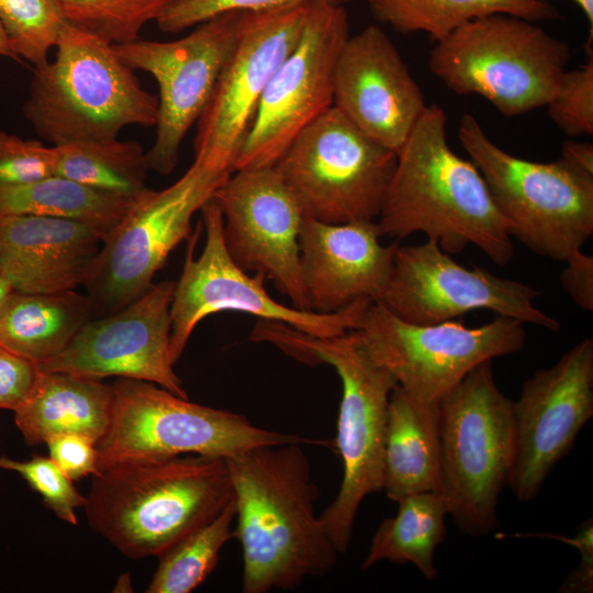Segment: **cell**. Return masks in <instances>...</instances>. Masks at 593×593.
Masks as SVG:
<instances>
[{"label":"cell","mask_w":593,"mask_h":593,"mask_svg":"<svg viewBox=\"0 0 593 593\" xmlns=\"http://www.w3.org/2000/svg\"><path fill=\"white\" fill-rule=\"evenodd\" d=\"M303 446L265 445L226 459L244 593L294 590L336 564L339 552L316 513L318 490Z\"/></svg>","instance_id":"1"},{"label":"cell","mask_w":593,"mask_h":593,"mask_svg":"<svg viewBox=\"0 0 593 593\" xmlns=\"http://www.w3.org/2000/svg\"><path fill=\"white\" fill-rule=\"evenodd\" d=\"M446 127L445 111L427 105L396 154L381 234L399 240L419 232L448 254L474 245L507 265L514 247L506 223L477 166L451 149Z\"/></svg>","instance_id":"2"},{"label":"cell","mask_w":593,"mask_h":593,"mask_svg":"<svg viewBox=\"0 0 593 593\" xmlns=\"http://www.w3.org/2000/svg\"><path fill=\"white\" fill-rule=\"evenodd\" d=\"M227 460L195 454L101 469L83 508L89 526L131 559L158 557L233 501Z\"/></svg>","instance_id":"3"},{"label":"cell","mask_w":593,"mask_h":593,"mask_svg":"<svg viewBox=\"0 0 593 593\" xmlns=\"http://www.w3.org/2000/svg\"><path fill=\"white\" fill-rule=\"evenodd\" d=\"M251 339L270 343L304 363H326L338 374L342 399L335 447L343 477L335 499L320 515L338 552L345 553L362 501L382 491L388 405L398 383L374 360L357 329L317 337L283 323L260 320Z\"/></svg>","instance_id":"4"},{"label":"cell","mask_w":593,"mask_h":593,"mask_svg":"<svg viewBox=\"0 0 593 593\" xmlns=\"http://www.w3.org/2000/svg\"><path fill=\"white\" fill-rule=\"evenodd\" d=\"M53 60L34 67L23 114L56 146L115 138L130 125L155 126L158 98L146 91L113 45L66 24Z\"/></svg>","instance_id":"5"},{"label":"cell","mask_w":593,"mask_h":593,"mask_svg":"<svg viewBox=\"0 0 593 593\" xmlns=\"http://www.w3.org/2000/svg\"><path fill=\"white\" fill-rule=\"evenodd\" d=\"M571 48L536 22L508 14L472 20L436 42L428 68L457 94H478L514 118L546 107Z\"/></svg>","instance_id":"6"},{"label":"cell","mask_w":593,"mask_h":593,"mask_svg":"<svg viewBox=\"0 0 593 593\" xmlns=\"http://www.w3.org/2000/svg\"><path fill=\"white\" fill-rule=\"evenodd\" d=\"M512 404L496 385L492 360L438 401L440 492L465 535L485 536L497 526V502L514 456Z\"/></svg>","instance_id":"7"},{"label":"cell","mask_w":593,"mask_h":593,"mask_svg":"<svg viewBox=\"0 0 593 593\" xmlns=\"http://www.w3.org/2000/svg\"><path fill=\"white\" fill-rule=\"evenodd\" d=\"M97 472L113 465L195 454L228 459L265 445L329 441L254 425L246 416L190 402L149 381L118 378Z\"/></svg>","instance_id":"8"},{"label":"cell","mask_w":593,"mask_h":593,"mask_svg":"<svg viewBox=\"0 0 593 593\" xmlns=\"http://www.w3.org/2000/svg\"><path fill=\"white\" fill-rule=\"evenodd\" d=\"M458 137L511 237L535 254L563 261L592 236L593 177L561 159L536 163L503 150L471 114L461 118Z\"/></svg>","instance_id":"9"},{"label":"cell","mask_w":593,"mask_h":593,"mask_svg":"<svg viewBox=\"0 0 593 593\" xmlns=\"http://www.w3.org/2000/svg\"><path fill=\"white\" fill-rule=\"evenodd\" d=\"M395 164L394 152L331 107L293 138L273 167L306 216L343 224L378 219Z\"/></svg>","instance_id":"10"},{"label":"cell","mask_w":593,"mask_h":593,"mask_svg":"<svg viewBox=\"0 0 593 593\" xmlns=\"http://www.w3.org/2000/svg\"><path fill=\"white\" fill-rule=\"evenodd\" d=\"M205 243L198 258L194 246L200 227L191 234L170 305V359L175 365L197 325L206 316L235 311L264 321L287 324L305 334L333 337L356 329L373 300L361 298L334 313H316L283 305L265 289V276H249L230 256L223 239V216L211 198L201 210Z\"/></svg>","instance_id":"11"},{"label":"cell","mask_w":593,"mask_h":593,"mask_svg":"<svg viewBox=\"0 0 593 593\" xmlns=\"http://www.w3.org/2000/svg\"><path fill=\"white\" fill-rule=\"evenodd\" d=\"M228 177L193 160L176 182L148 189L133 203L102 242L83 284L96 317L119 311L153 287L169 255L191 236L192 216Z\"/></svg>","instance_id":"12"},{"label":"cell","mask_w":593,"mask_h":593,"mask_svg":"<svg viewBox=\"0 0 593 593\" xmlns=\"http://www.w3.org/2000/svg\"><path fill=\"white\" fill-rule=\"evenodd\" d=\"M369 353L410 395L438 401L480 363L515 354L526 344L524 323L499 316L479 327L454 321L405 322L372 302L356 328Z\"/></svg>","instance_id":"13"},{"label":"cell","mask_w":593,"mask_h":593,"mask_svg":"<svg viewBox=\"0 0 593 593\" xmlns=\"http://www.w3.org/2000/svg\"><path fill=\"white\" fill-rule=\"evenodd\" d=\"M349 36L345 7L311 2L295 46L261 94L233 171L272 167L293 138L333 107L335 67Z\"/></svg>","instance_id":"14"},{"label":"cell","mask_w":593,"mask_h":593,"mask_svg":"<svg viewBox=\"0 0 593 593\" xmlns=\"http://www.w3.org/2000/svg\"><path fill=\"white\" fill-rule=\"evenodd\" d=\"M245 11H228L175 41L134 40L113 45L133 70L157 81L158 119L155 141L146 153L149 170L169 175L181 144L205 109L237 38Z\"/></svg>","instance_id":"15"},{"label":"cell","mask_w":593,"mask_h":593,"mask_svg":"<svg viewBox=\"0 0 593 593\" xmlns=\"http://www.w3.org/2000/svg\"><path fill=\"white\" fill-rule=\"evenodd\" d=\"M311 2L245 11L235 44L197 121L194 161L228 177L258 102L295 46Z\"/></svg>","instance_id":"16"},{"label":"cell","mask_w":593,"mask_h":593,"mask_svg":"<svg viewBox=\"0 0 593 593\" xmlns=\"http://www.w3.org/2000/svg\"><path fill=\"white\" fill-rule=\"evenodd\" d=\"M539 292L484 269L466 268L436 242L399 246L392 270L377 301L413 324L452 321L475 310L558 331L559 322L535 305Z\"/></svg>","instance_id":"17"},{"label":"cell","mask_w":593,"mask_h":593,"mask_svg":"<svg viewBox=\"0 0 593 593\" xmlns=\"http://www.w3.org/2000/svg\"><path fill=\"white\" fill-rule=\"evenodd\" d=\"M512 416L514 456L506 485L518 501L528 502L593 416L592 338L527 379Z\"/></svg>","instance_id":"18"},{"label":"cell","mask_w":593,"mask_h":593,"mask_svg":"<svg viewBox=\"0 0 593 593\" xmlns=\"http://www.w3.org/2000/svg\"><path fill=\"white\" fill-rule=\"evenodd\" d=\"M212 199L223 216V239L246 272L261 273L292 306L311 311L300 265L305 214L275 167L233 171Z\"/></svg>","instance_id":"19"},{"label":"cell","mask_w":593,"mask_h":593,"mask_svg":"<svg viewBox=\"0 0 593 593\" xmlns=\"http://www.w3.org/2000/svg\"><path fill=\"white\" fill-rule=\"evenodd\" d=\"M176 281L154 283L119 311L86 323L54 357L37 363L43 372H65L149 381L188 399L170 359V305Z\"/></svg>","instance_id":"20"},{"label":"cell","mask_w":593,"mask_h":593,"mask_svg":"<svg viewBox=\"0 0 593 593\" xmlns=\"http://www.w3.org/2000/svg\"><path fill=\"white\" fill-rule=\"evenodd\" d=\"M333 107L369 138L398 154L427 104L390 37L368 25L350 35L339 53Z\"/></svg>","instance_id":"21"},{"label":"cell","mask_w":593,"mask_h":593,"mask_svg":"<svg viewBox=\"0 0 593 593\" xmlns=\"http://www.w3.org/2000/svg\"><path fill=\"white\" fill-rule=\"evenodd\" d=\"M381 237L377 221L328 224L304 216L300 265L311 311L334 313L361 298L380 299L400 246Z\"/></svg>","instance_id":"22"},{"label":"cell","mask_w":593,"mask_h":593,"mask_svg":"<svg viewBox=\"0 0 593 593\" xmlns=\"http://www.w3.org/2000/svg\"><path fill=\"white\" fill-rule=\"evenodd\" d=\"M101 245L99 234L78 221L0 217V271L14 291L47 293L83 286Z\"/></svg>","instance_id":"23"},{"label":"cell","mask_w":593,"mask_h":593,"mask_svg":"<svg viewBox=\"0 0 593 593\" xmlns=\"http://www.w3.org/2000/svg\"><path fill=\"white\" fill-rule=\"evenodd\" d=\"M112 385L65 372L40 371L26 400L13 412L29 445L59 435H79L93 443L105 435L112 416Z\"/></svg>","instance_id":"24"},{"label":"cell","mask_w":593,"mask_h":593,"mask_svg":"<svg viewBox=\"0 0 593 593\" xmlns=\"http://www.w3.org/2000/svg\"><path fill=\"white\" fill-rule=\"evenodd\" d=\"M440 486L438 403L421 401L396 384L388 405L382 490L399 502L410 494L440 491Z\"/></svg>","instance_id":"25"},{"label":"cell","mask_w":593,"mask_h":593,"mask_svg":"<svg viewBox=\"0 0 593 593\" xmlns=\"http://www.w3.org/2000/svg\"><path fill=\"white\" fill-rule=\"evenodd\" d=\"M87 294L13 291L0 311V346L41 363L59 354L94 318Z\"/></svg>","instance_id":"26"},{"label":"cell","mask_w":593,"mask_h":593,"mask_svg":"<svg viewBox=\"0 0 593 593\" xmlns=\"http://www.w3.org/2000/svg\"><path fill=\"white\" fill-rule=\"evenodd\" d=\"M134 202L57 175L0 186V217L43 215L78 221L92 227L102 242Z\"/></svg>","instance_id":"27"},{"label":"cell","mask_w":593,"mask_h":593,"mask_svg":"<svg viewBox=\"0 0 593 593\" xmlns=\"http://www.w3.org/2000/svg\"><path fill=\"white\" fill-rule=\"evenodd\" d=\"M376 21L403 34L424 32L436 42L466 23L493 14L532 22L561 16L548 0H366Z\"/></svg>","instance_id":"28"},{"label":"cell","mask_w":593,"mask_h":593,"mask_svg":"<svg viewBox=\"0 0 593 593\" xmlns=\"http://www.w3.org/2000/svg\"><path fill=\"white\" fill-rule=\"evenodd\" d=\"M394 516L378 526L362 562V570L389 561L415 566L427 580L438 571L434 553L445 538L448 506L440 491L419 492L404 496Z\"/></svg>","instance_id":"29"},{"label":"cell","mask_w":593,"mask_h":593,"mask_svg":"<svg viewBox=\"0 0 593 593\" xmlns=\"http://www.w3.org/2000/svg\"><path fill=\"white\" fill-rule=\"evenodd\" d=\"M54 175L136 201L149 188L146 153L136 141H75L53 146Z\"/></svg>","instance_id":"30"},{"label":"cell","mask_w":593,"mask_h":593,"mask_svg":"<svg viewBox=\"0 0 593 593\" xmlns=\"http://www.w3.org/2000/svg\"><path fill=\"white\" fill-rule=\"evenodd\" d=\"M232 501L214 518L190 532L158 556L159 563L147 593H190L217 564L220 552L234 537Z\"/></svg>","instance_id":"31"},{"label":"cell","mask_w":593,"mask_h":593,"mask_svg":"<svg viewBox=\"0 0 593 593\" xmlns=\"http://www.w3.org/2000/svg\"><path fill=\"white\" fill-rule=\"evenodd\" d=\"M68 24L112 45L139 38L142 29L178 0H60Z\"/></svg>","instance_id":"32"},{"label":"cell","mask_w":593,"mask_h":593,"mask_svg":"<svg viewBox=\"0 0 593 593\" xmlns=\"http://www.w3.org/2000/svg\"><path fill=\"white\" fill-rule=\"evenodd\" d=\"M0 23L19 58L37 67L48 60L67 21L60 0H0Z\"/></svg>","instance_id":"33"},{"label":"cell","mask_w":593,"mask_h":593,"mask_svg":"<svg viewBox=\"0 0 593 593\" xmlns=\"http://www.w3.org/2000/svg\"><path fill=\"white\" fill-rule=\"evenodd\" d=\"M0 469L18 473L59 519L77 525L76 510L83 507L86 496L51 457L35 455L29 460H15L0 456Z\"/></svg>","instance_id":"34"},{"label":"cell","mask_w":593,"mask_h":593,"mask_svg":"<svg viewBox=\"0 0 593 593\" xmlns=\"http://www.w3.org/2000/svg\"><path fill=\"white\" fill-rule=\"evenodd\" d=\"M551 121L568 137L593 135V54L585 64L566 70L546 105Z\"/></svg>","instance_id":"35"},{"label":"cell","mask_w":593,"mask_h":593,"mask_svg":"<svg viewBox=\"0 0 593 593\" xmlns=\"http://www.w3.org/2000/svg\"><path fill=\"white\" fill-rule=\"evenodd\" d=\"M350 1L351 0H178L167 9L156 22L160 31L165 33H178L228 11H262L306 2H323L345 7V4Z\"/></svg>","instance_id":"36"},{"label":"cell","mask_w":593,"mask_h":593,"mask_svg":"<svg viewBox=\"0 0 593 593\" xmlns=\"http://www.w3.org/2000/svg\"><path fill=\"white\" fill-rule=\"evenodd\" d=\"M52 175L53 146L0 131V186L26 183Z\"/></svg>","instance_id":"37"},{"label":"cell","mask_w":593,"mask_h":593,"mask_svg":"<svg viewBox=\"0 0 593 593\" xmlns=\"http://www.w3.org/2000/svg\"><path fill=\"white\" fill-rule=\"evenodd\" d=\"M38 374L36 363L0 346V409L14 412L31 393Z\"/></svg>","instance_id":"38"},{"label":"cell","mask_w":593,"mask_h":593,"mask_svg":"<svg viewBox=\"0 0 593 593\" xmlns=\"http://www.w3.org/2000/svg\"><path fill=\"white\" fill-rule=\"evenodd\" d=\"M51 459L72 481L97 472V444L79 435H59L46 441Z\"/></svg>","instance_id":"39"},{"label":"cell","mask_w":593,"mask_h":593,"mask_svg":"<svg viewBox=\"0 0 593 593\" xmlns=\"http://www.w3.org/2000/svg\"><path fill=\"white\" fill-rule=\"evenodd\" d=\"M542 537L559 539L574 546L581 555V562L559 588L564 593H591L593 591V519L584 521L578 528L574 538L555 534H544Z\"/></svg>","instance_id":"40"},{"label":"cell","mask_w":593,"mask_h":593,"mask_svg":"<svg viewBox=\"0 0 593 593\" xmlns=\"http://www.w3.org/2000/svg\"><path fill=\"white\" fill-rule=\"evenodd\" d=\"M563 261H566V267L560 276L563 290L578 307L591 312L593 310V257L579 249Z\"/></svg>","instance_id":"41"},{"label":"cell","mask_w":593,"mask_h":593,"mask_svg":"<svg viewBox=\"0 0 593 593\" xmlns=\"http://www.w3.org/2000/svg\"><path fill=\"white\" fill-rule=\"evenodd\" d=\"M560 159L575 171L593 177V145L568 139L562 144Z\"/></svg>","instance_id":"42"},{"label":"cell","mask_w":593,"mask_h":593,"mask_svg":"<svg viewBox=\"0 0 593 593\" xmlns=\"http://www.w3.org/2000/svg\"><path fill=\"white\" fill-rule=\"evenodd\" d=\"M0 56L10 58L16 61H21V59L14 52L12 45L10 44L1 23H0Z\"/></svg>","instance_id":"43"},{"label":"cell","mask_w":593,"mask_h":593,"mask_svg":"<svg viewBox=\"0 0 593 593\" xmlns=\"http://www.w3.org/2000/svg\"><path fill=\"white\" fill-rule=\"evenodd\" d=\"M583 12L590 24L589 42L593 41V0H572Z\"/></svg>","instance_id":"44"},{"label":"cell","mask_w":593,"mask_h":593,"mask_svg":"<svg viewBox=\"0 0 593 593\" xmlns=\"http://www.w3.org/2000/svg\"><path fill=\"white\" fill-rule=\"evenodd\" d=\"M13 291V288L0 271V311Z\"/></svg>","instance_id":"45"}]
</instances>
